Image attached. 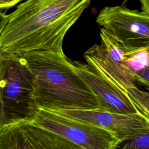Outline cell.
Masks as SVG:
<instances>
[{"instance_id": "2", "label": "cell", "mask_w": 149, "mask_h": 149, "mask_svg": "<svg viewBox=\"0 0 149 149\" xmlns=\"http://www.w3.org/2000/svg\"><path fill=\"white\" fill-rule=\"evenodd\" d=\"M20 56L34 76V98L40 109H100L95 95L64 53L33 51Z\"/></svg>"}, {"instance_id": "11", "label": "cell", "mask_w": 149, "mask_h": 149, "mask_svg": "<svg viewBox=\"0 0 149 149\" xmlns=\"http://www.w3.org/2000/svg\"><path fill=\"white\" fill-rule=\"evenodd\" d=\"M23 0H0V9L2 12L10 8Z\"/></svg>"}, {"instance_id": "4", "label": "cell", "mask_w": 149, "mask_h": 149, "mask_svg": "<svg viewBox=\"0 0 149 149\" xmlns=\"http://www.w3.org/2000/svg\"><path fill=\"white\" fill-rule=\"evenodd\" d=\"M32 122L84 149H112L117 141L115 135L107 129L51 111L40 109Z\"/></svg>"}, {"instance_id": "5", "label": "cell", "mask_w": 149, "mask_h": 149, "mask_svg": "<svg viewBox=\"0 0 149 149\" xmlns=\"http://www.w3.org/2000/svg\"><path fill=\"white\" fill-rule=\"evenodd\" d=\"M96 22L133 51H149V14L121 6H106Z\"/></svg>"}, {"instance_id": "9", "label": "cell", "mask_w": 149, "mask_h": 149, "mask_svg": "<svg viewBox=\"0 0 149 149\" xmlns=\"http://www.w3.org/2000/svg\"><path fill=\"white\" fill-rule=\"evenodd\" d=\"M112 149H149V129L135 136L117 141Z\"/></svg>"}, {"instance_id": "1", "label": "cell", "mask_w": 149, "mask_h": 149, "mask_svg": "<svg viewBox=\"0 0 149 149\" xmlns=\"http://www.w3.org/2000/svg\"><path fill=\"white\" fill-rule=\"evenodd\" d=\"M91 0H25L0 13V54L33 51L63 53L64 37Z\"/></svg>"}, {"instance_id": "8", "label": "cell", "mask_w": 149, "mask_h": 149, "mask_svg": "<svg viewBox=\"0 0 149 149\" xmlns=\"http://www.w3.org/2000/svg\"><path fill=\"white\" fill-rule=\"evenodd\" d=\"M90 123L113 133L117 141L135 136L149 129V119L141 115H126L96 110L51 111Z\"/></svg>"}, {"instance_id": "10", "label": "cell", "mask_w": 149, "mask_h": 149, "mask_svg": "<svg viewBox=\"0 0 149 149\" xmlns=\"http://www.w3.org/2000/svg\"><path fill=\"white\" fill-rule=\"evenodd\" d=\"M133 72L136 83L144 86L149 91V65L146 64Z\"/></svg>"}, {"instance_id": "13", "label": "cell", "mask_w": 149, "mask_h": 149, "mask_svg": "<svg viewBox=\"0 0 149 149\" xmlns=\"http://www.w3.org/2000/svg\"><path fill=\"white\" fill-rule=\"evenodd\" d=\"M147 55H148V61H147V64L149 65V53H147Z\"/></svg>"}, {"instance_id": "6", "label": "cell", "mask_w": 149, "mask_h": 149, "mask_svg": "<svg viewBox=\"0 0 149 149\" xmlns=\"http://www.w3.org/2000/svg\"><path fill=\"white\" fill-rule=\"evenodd\" d=\"M0 149H84L32 122L0 127Z\"/></svg>"}, {"instance_id": "7", "label": "cell", "mask_w": 149, "mask_h": 149, "mask_svg": "<svg viewBox=\"0 0 149 149\" xmlns=\"http://www.w3.org/2000/svg\"><path fill=\"white\" fill-rule=\"evenodd\" d=\"M72 63L79 76L98 98L101 110L143 115L129 96L109 80L94 63L88 61L86 63L79 61H72Z\"/></svg>"}, {"instance_id": "12", "label": "cell", "mask_w": 149, "mask_h": 149, "mask_svg": "<svg viewBox=\"0 0 149 149\" xmlns=\"http://www.w3.org/2000/svg\"><path fill=\"white\" fill-rule=\"evenodd\" d=\"M141 4L142 11L149 14V0H140Z\"/></svg>"}, {"instance_id": "3", "label": "cell", "mask_w": 149, "mask_h": 149, "mask_svg": "<svg viewBox=\"0 0 149 149\" xmlns=\"http://www.w3.org/2000/svg\"><path fill=\"white\" fill-rule=\"evenodd\" d=\"M0 127L32 122L40 108L33 74L20 56L0 54Z\"/></svg>"}]
</instances>
